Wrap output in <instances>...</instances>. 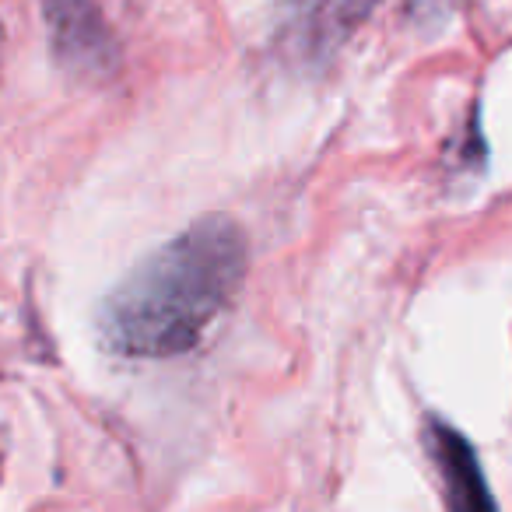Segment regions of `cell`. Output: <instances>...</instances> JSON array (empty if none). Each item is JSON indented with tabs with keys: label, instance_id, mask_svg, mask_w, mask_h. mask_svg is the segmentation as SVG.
I'll use <instances>...</instances> for the list:
<instances>
[{
	"label": "cell",
	"instance_id": "6da1fadb",
	"mask_svg": "<svg viewBox=\"0 0 512 512\" xmlns=\"http://www.w3.org/2000/svg\"><path fill=\"white\" fill-rule=\"evenodd\" d=\"M249 267L246 232L228 214H204L102 299L99 337L123 358L193 351L239 295Z\"/></svg>",
	"mask_w": 512,
	"mask_h": 512
},
{
	"label": "cell",
	"instance_id": "7a4b0ae2",
	"mask_svg": "<svg viewBox=\"0 0 512 512\" xmlns=\"http://www.w3.org/2000/svg\"><path fill=\"white\" fill-rule=\"evenodd\" d=\"M379 0H281L278 46L299 71H320L369 22Z\"/></svg>",
	"mask_w": 512,
	"mask_h": 512
},
{
	"label": "cell",
	"instance_id": "3957f363",
	"mask_svg": "<svg viewBox=\"0 0 512 512\" xmlns=\"http://www.w3.org/2000/svg\"><path fill=\"white\" fill-rule=\"evenodd\" d=\"M50 50L74 81H106L120 64L116 36L99 0H39Z\"/></svg>",
	"mask_w": 512,
	"mask_h": 512
},
{
	"label": "cell",
	"instance_id": "277c9868",
	"mask_svg": "<svg viewBox=\"0 0 512 512\" xmlns=\"http://www.w3.org/2000/svg\"><path fill=\"white\" fill-rule=\"evenodd\" d=\"M425 446L432 456L435 470L442 477V491H446V505L460 512H491L495 498L488 491V481L481 474L477 453L453 425L439 418H428L425 425Z\"/></svg>",
	"mask_w": 512,
	"mask_h": 512
},
{
	"label": "cell",
	"instance_id": "5b68a950",
	"mask_svg": "<svg viewBox=\"0 0 512 512\" xmlns=\"http://www.w3.org/2000/svg\"><path fill=\"white\" fill-rule=\"evenodd\" d=\"M453 0H411V8L418 11L421 18H442L449 11Z\"/></svg>",
	"mask_w": 512,
	"mask_h": 512
}]
</instances>
